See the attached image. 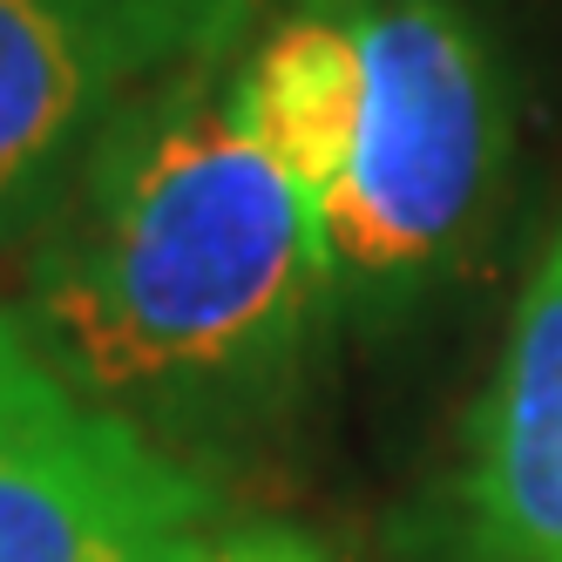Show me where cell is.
I'll return each instance as SVG.
<instances>
[{
  "label": "cell",
  "instance_id": "3",
  "mask_svg": "<svg viewBox=\"0 0 562 562\" xmlns=\"http://www.w3.org/2000/svg\"><path fill=\"white\" fill-rule=\"evenodd\" d=\"M217 481L82 393L0 305V562H190Z\"/></svg>",
  "mask_w": 562,
  "mask_h": 562
},
{
  "label": "cell",
  "instance_id": "5",
  "mask_svg": "<svg viewBox=\"0 0 562 562\" xmlns=\"http://www.w3.org/2000/svg\"><path fill=\"white\" fill-rule=\"evenodd\" d=\"M474 562H562V224L521 285L468 461Z\"/></svg>",
  "mask_w": 562,
  "mask_h": 562
},
{
  "label": "cell",
  "instance_id": "2",
  "mask_svg": "<svg viewBox=\"0 0 562 562\" xmlns=\"http://www.w3.org/2000/svg\"><path fill=\"white\" fill-rule=\"evenodd\" d=\"M359 109L312 231L333 292L400 299L481 224L502 177V82L454 0H352Z\"/></svg>",
  "mask_w": 562,
  "mask_h": 562
},
{
  "label": "cell",
  "instance_id": "4",
  "mask_svg": "<svg viewBox=\"0 0 562 562\" xmlns=\"http://www.w3.org/2000/svg\"><path fill=\"white\" fill-rule=\"evenodd\" d=\"M258 0H0V251L55 217L102 136L231 61Z\"/></svg>",
  "mask_w": 562,
  "mask_h": 562
},
{
  "label": "cell",
  "instance_id": "6",
  "mask_svg": "<svg viewBox=\"0 0 562 562\" xmlns=\"http://www.w3.org/2000/svg\"><path fill=\"white\" fill-rule=\"evenodd\" d=\"M190 562H333V555L292 529H237V536H211Z\"/></svg>",
  "mask_w": 562,
  "mask_h": 562
},
{
  "label": "cell",
  "instance_id": "1",
  "mask_svg": "<svg viewBox=\"0 0 562 562\" xmlns=\"http://www.w3.org/2000/svg\"><path fill=\"white\" fill-rule=\"evenodd\" d=\"M231 61L190 68L102 136L27 237L34 346L164 448L285 393L333 299L299 183L258 149Z\"/></svg>",
  "mask_w": 562,
  "mask_h": 562
}]
</instances>
